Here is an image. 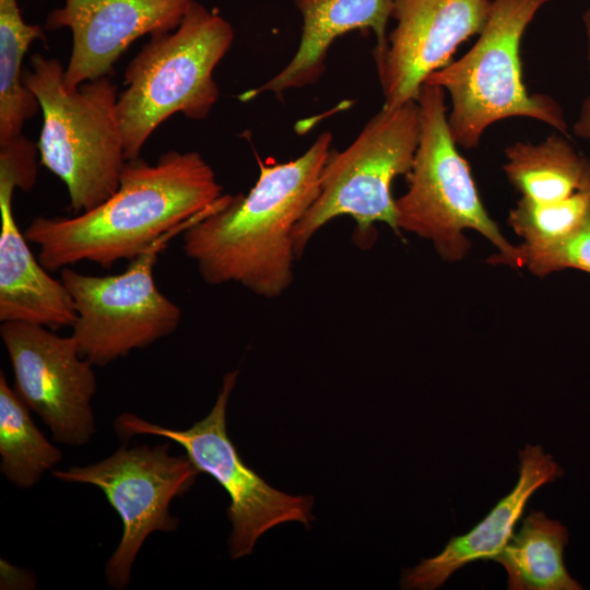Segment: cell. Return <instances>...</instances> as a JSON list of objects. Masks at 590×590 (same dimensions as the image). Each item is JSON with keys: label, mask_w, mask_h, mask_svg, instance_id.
Masks as SVG:
<instances>
[{"label": "cell", "mask_w": 590, "mask_h": 590, "mask_svg": "<svg viewBox=\"0 0 590 590\" xmlns=\"http://www.w3.org/2000/svg\"><path fill=\"white\" fill-rule=\"evenodd\" d=\"M568 530L533 510L494 559L507 573L509 590H581L564 564Z\"/></svg>", "instance_id": "18"}, {"label": "cell", "mask_w": 590, "mask_h": 590, "mask_svg": "<svg viewBox=\"0 0 590 590\" xmlns=\"http://www.w3.org/2000/svg\"><path fill=\"white\" fill-rule=\"evenodd\" d=\"M582 23L588 39V61L590 70V8L583 12ZM573 131L578 138L590 141V94L582 102L578 118L573 126Z\"/></svg>", "instance_id": "24"}, {"label": "cell", "mask_w": 590, "mask_h": 590, "mask_svg": "<svg viewBox=\"0 0 590 590\" xmlns=\"http://www.w3.org/2000/svg\"><path fill=\"white\" fill-rule=\"evenodd\" d=\"M590 209V188L548 204L524 199L510 211L509 224L522 238V249H540L570 237L581 226Z\"/></svg>", "instance_id": "21"}, {"label": "cell", "mask_w": 590, "mask_h": 590, "mask_svg": "<svg viewBox=\"0 0 590 590\" xmlns=\"http://www.w3.org/2000/svg\"><path fill=\"white\" fill-rule=\"evenodd\" d=\"M30 66L23 79L43 113L40 164L66 185L75 213L92 210L117 191L127 162L117 86L105 75L68 90L57 58L35 54Z\"/></svg>", "instance_id": "3"}, {"label": "cell", "mask_w": 590, "mask_h": 590, "mask_svg": "<svg viewBox=\"0 0 590 590\" xmlns=\"http://www.w3.org/2000/svg\"><path fill=\"white\" fill-rule=\"evenodd\" d=\"M169 446L123 445L96 463L52 472L60 481L98 487L120 517L122 535L105 566L113 589L128 587L132 565L151 533L177 529L170 503L188 492L200 473L187 456H173Z\"/></svg>", "instance_id": "10"}, {"label": "cell", "mask_w": 590, "mask_h": 590, "mask_svg": "<svg viewBox=\"0 0 590 590\" xmlns=\"http://www.w3.org/2000/svg\"><path fill=\"white\" fill-rule=\"evenodd\" d=\"M505 155V174L527 201L554 203L590 188V161L564 134L539 143L515 142Z\"/></svg>", "instance_id": "17"}, {"label": "cell", "mask_w": 590, "mask_h": 590, "mask_svg": "<svg viewBox=\"0 0 590 590\" xmlns=\"http://www.w3.org/2000/svg\"><path fill=\"white\" fill-rule=\"evenodd\" d=\"M45 38L39 25L24 21L17 0H0V143L23 134L40 108L24 84L23 59L34 40Z\"/></svg>", "instance_id": "19"}, {"label": "cell", "mask_w": 590, "mask_h": 590, "mask_svg": "<svg viewBox=\"0 0 590 590\" xmlns=\"http://www.w3.org/2000/svg\"><path fill=\"white\" fill-rule=\"evenodd\" d=\"M38 149L23 134L0 143V182L28 191L37 177Z\"/></svg>", "instance_id": "23"}, {"label": "cell", "mask_w": 590, "mask_h": 590, "mask_svg": "<svg viewBox=\"0 0 590 590\" xmlns=\"http://www.w3.org/2000/svg\"><path fill=\"white\" fill-rule=\"evenodd\" d=\"M194 1L64 0L47 14L45 30L71 32L72 49L63 74L67 88L109 75L134 40L174 31Z\"/></svg>", "instance_id": "13"}, {"label": "cell", "mask_w": 590, "mask_h": 590, "mask_svg": "<svg viewBox=\"0 0 590 590\" xmlns=\"http://www.w3.org/2000/svg\"><path fill=\"white\" fill-rule=\"evenodd\" d=\"M0 471L22 489L33 487L62 458L34 424L28 406L0 373Z\"/></svg>", "instance_id": "20"}, {"label": "cell", "mask_w": 590, "mask_h": 590, "mask_svg": "<svg viewBox=\"0 0 590 590\" xmlns=\"http://www.w3.org/2000/svg\"><path fill=\"white\" fill-rule=\"evenodd\" d=\"M332 133L324 131L299 157L262 163L248 194H224L182 232V250L204 282L237 283L275 298L293 282L294 229L315 202Z\"/></svg>", "instance_id": "2"}, {"label": "cell", "mask_w": 590, "mask_h": 590, "mask_svg": "<svg viewBox=\"0 0 590 590\" xmlns=\"http://www.w3.org/2000/svg\"><path fill=\"white\" fill-rule=\"evenodd\" d=\"M237 376V370L225 374L210 413L188 429L164 427L127 412L114 423L118 437L126 441L135 435H155L175 441L200 472L222 485L231 499L228 550L233 559L249 555L257 540L275 526L296 521L308 527L314 519L312 497L290 495L270 486L246 465L229 439L226 408Z\"/></svg>", "instance_id": "8"}, {"label": "cell", "mask_w": 590, "mask_h": 590, "mask_svg": "<svg viewBox=\"0 0 590 590\" xmlns=\"http://www.w3.org/2000/svg\"><path fill=\"white\" fill-rule=\"evenodd\" d=\"M222 191L199 152L168 151L155 164L139 157L126 162L119 188L99 205L72 217L37 216L24 236L49 272L81 261L108 269L211 210Z\"/></svg>", "instance_id": "1"}, {"label": "cell", "mask_w": 590, "mask_h": 590, "mask_svg": "<svg viewBox=\"0 0 590 590\" xmlns=\"http://www.w3.org/2000/svg\"><path fill=\"white\" fill-rule=\"evenodd\" d=\"M200 217L163 235L122 273L96 276L69 267L61 270L76 311L71 337L83 357L105 366L178 328L181 309L158 290L154 268L167 244Z\"/></svg>", "instance_id": "9"}, {"label": "cell", "mask_w": 590, "mask_h": 590, "mask_svg": "<svg viewBox=\"0 0 590 590\" xmlns=\"http://www.w3.org/2000/svg\"><path fill=\"white\" fill-rule=\"evenodd\" d=\"M519 247V246H518ZM522 267L539 275L564 269H577L590 273V209L581 226L567 239L540 249H522Z\"/></svg>", "instance_id": "22"}, {"label": "cell", "mask_w": 590, "mask_h": 590, "mask_svg": "<svg viewBox=\"0 0 590 590\" xmlns=\"http://www.w3.org/2000/svg\"><path fill=\"white\" fill-rule=\"evenodd\" d=\"M547 1L492 0L486 24L473 47L424 81L449 94L448 123L457 145L476 148L491 125L511 117L539 120L567 137L559 103L547 94L529 93L522 81L521 38Z\"/></svg>", "instance_id": "6"}, {"label": "cell", "mask_w": 590, "mask_h": 590, "mask_svg": "<svg viewBox=\"0 0 590 590\" xmlns=\"http://www.w3.org/2000/svg\"><path fill=\"white\" fill-rule=\"evenodd\" d=\"M13 193L0 188V321H24L52 330L72 327L76 319L72 297L31 251L14 219Z\"/></svg>", "instance_id": "16"}, {"label": "cell", "mask_w": 590, "mask_h": 590, "mask_svg": "<svg viewBox=\"0 0 590 590\" xmlns=\"http://www.w3.org/2000/svg\"><path fill=\"white\" fill-rule=\"evenodd\" d=\"M563 473L560 465L541 446L527 445L519 452V479L511 492L469 532L452 536L439 554L404 570L401 587L434 590L469 563L494 560L515 533L529 498Z\"/></svg>", "instance_id": "14"}, {"label": "cell", "mask_w": 590, "mask_h": 590, "mask_svg": "<svg viewBox=\"0 0 590 590\" xmlns=\"http://www.w3.org/2000/svg\"><path fill=\"white\" fill-rule=\"evenodd\" d=\"M0 335L8 352L14 390L49 427L54 440L84 446L95 433L93 364L75 340L24 321H5Z\"/></svg>", "instance_id": "11"}, {"label": "cell", "mask_w": 590, "mask_h": 590, "mask_svg": "<svg viewBox=\"0 0 590 590\" xmlns=\"http://www.w3.org/2000/svg\"><path fill=\"white\" fill-rule=\"evenodd\" d=\"M235 33L197 0L172 32L152 35L125 70L117 110L127 161L140 157L152 132L174 114L202 120L219 98L213 71Z\"/></svg>", "instance_id": "4"}, {"label": "cell", "mask_w": 590, "mask_h": 590, "mask_svg": "<svg viewBox=\"0 0 590 590\" xmlns=\"http://www.w3.org/2000/svg\"><path fill=\"white\" fill-rule=\"evenodd\" d=\"M420 132L416 99L391 108L382 106L345 150L330 152L318 197L294 229L297 258L320 228L340 216L355 221V243L362 247L374 241L376 223H386L400 234L391 187L397 176L410 172Z\"/></svg>", "instance_id": "7"}, {"label": "cell", "mask_w": 590, "mask_h": 590, "mask_svg": "<svg viewBox=\"0 0 590 590\" xmlns=\"http://www.w3.org/2000/svg\"><path fill=\"white\" fill-rule=\"evenodd\" d=\"M394 0H294L303 19L298 48L291 61L261 86L239 96L250 101L262 93L281 94L316 83L324 71V60L332 43L355 31H374V51L387 46V24Z\"/></svg>", "instance_id": "15"}, {"label": "cell", "mask_w": 590, "mask_h": 590, "mask_svg": "<svg viewBox=\"0 0 590 590\" xmlns=\"http://www.w3.org/2000/svg\"><path fill=\"white\" fill-rule=\"evenodd\" d=\"M445 91L424 83L417 95L421 132L412 167L405 175L408 191L396 199L399 232L433 243L447 261L462 259L470 248L463 232L482 234L497 249L491 261L522 267L519 247L512 246L489 217L470 167L459 154L448 123Z\"/></svg>", "instance_id": "5"}, {"label": "cell", "mask_w": 590, "mask_h": 590, "mask_svg": "<svg viewBox=\"0 0 590 590\" xmlns=\"http://www.w3.org/2000/svg\"><path fill=\"white\" fill-rule=\"evenodd\" d=\"M492 0H394L397 24L374 60L385 107L417 98L426 78L483 31Z\"/></svg>", "instance_id": "12"}]
</instances>
